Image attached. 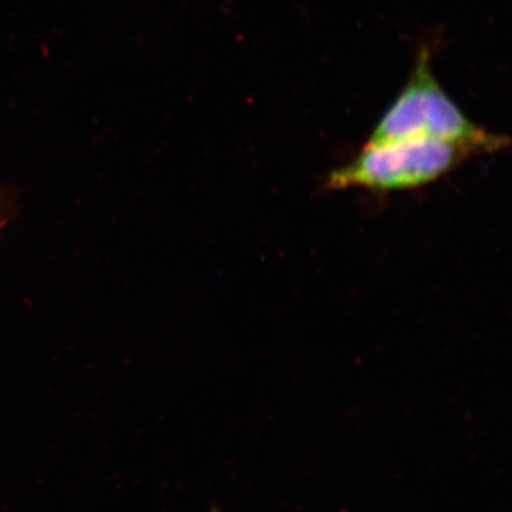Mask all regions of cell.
Returning a JSON list of instances; mask_svg holds the SVG:
<instances>
[{
  "label": "cell",
  "mask_w": 512,
  "mask_h": 512,
  "mask_svg": "<svg viewBox=\"0 0 512 512\" xmlns=\"http://www.w3.org/2000/svg\"><path fill=\"white\" fill-rule=\"evenodd\" d=\"M431 60L430 47L421 46L406 86L377 121L365 146L426 138L460 144L476 156L510 146L507 137L480 126L458 107L434 74Z\"/></svg>",
  "instance_id": "cell-1"
},
{
  "label": "cell",
  "mask_w": 512,
  "mask_h": 512,
  "mask_svg": "<svg viewBox=\"0 0 512 512\" xmlns=\"http://www.w3.org/2000/svg\"><path fill=\"white\" fill-rule=\"evenodd\" d=\"M471 157L476 153L470 148L426 138L365 146L349 163L330 171L323 187L376 194L417 190L446 177Z\"/></svg>",
  "instance_id": "cell-2"
},
{
  "label": "cell",
  "mask_w": 512,
  "mask_h": 512,
  "mask_svg": "<svg viewBox=\"0 0 512 512\" xmlns=\"http://www.w3.org/2000/svg\"><path fill=\"white\" fill-rule=\"evenodd\" d=\"M13 208L15 204H13L12 195L0 188V229L12 220Z\"/></svg>",
  "instance_id": "cell-3"
}]
</instances>
